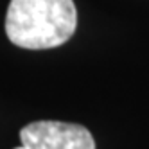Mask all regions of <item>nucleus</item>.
Here are the masks:
<instances>
[{
  "instance_id": "nucleus-1",
  "label": "nucleus",
  "mask_w": 149,
  "mask_h": 149,
  "mask_svg": "<svg viewBox=\"0 0 149 149\" xmlns=\"http://www.w3.org/2000/svg\"><path fill=\"white\" fill-rule=\"evenodd\" d=\"M76 27L74 0H11L6 15L9 41L29 50H45L67 43Z\"/></svg>"
},
{
  "instance_id": "nucleus-2",
  "label": "nucleus",
  "mask_w": 149,
  "mask_h": 149,
  "mask_svg": "<svg viewBox=\"0 0 149 149\" xmlns=\"http://www.w3.org/2000/svg\"><path fill=\"white\" fill-rule=\"evenodd\" d=\"M16 149H95L92 133L81 124L59 120H36L20 131Z\"/></svg>"
}]
</instances>
